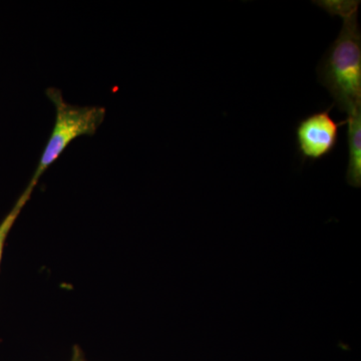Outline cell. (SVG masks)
I'll use <instances>...</instances> for the list:
<instances>
[{
  "label": "cell",
  "instance_id": "obj_1",
  "mask_svg": "<svg viewBox=\"0 0 361 361\" xmlns=\"http://www.w3.org/2000/svg\"><path fill=\"white\" fill-rule=\"evenodd\" d=\"M330 16L342 18L336 39L317 66V77L332 97L334 106L350 116L361 111V32L356 0L315 1Z\"/></svg>",
  "mask_w": 361,
  "mask_h": 361
},
{
  "label": "cell",
  "instance_id": "obj_2",
  "mask_svg": "<svg viewBox=\"0 0 361 361\" xmlns=\"http://www.w3.org/2000/svg\"><path fill=\"white\" fill-rule=\"evenodd\" d=\"M47 99L54 104L56 120L44 151L28 185L35 188L42 176L47 172L71 142L85 135H94L99 129L106 110L99 106H73L66 102L61 90L49 87L45 90Z\"/></svg>",
  "mask_w": 361,
  "mask_h": 361
},
{
  "label": "cell",
  "instance_id": "obj_3",
  "mask_svg": "<svg viewBox=\"0 0 361 361\" xmlns=\"http://www.w3.org/2000/svg\"><path fill=\"white\" fill-rule=\"evenodd\" d=\"M305 116L296 127V144L303 161H319L330 155L338 142L343 122H336L330 115L331 108Z\"/></svg>",
  "mask_w": 361,
  "mask_h": 361
},
{
  "label": "cell",
  "instance_id": "obj_4",
  "mask_svg": "<svg viewBox=\"0 0 361 361\" xmlns=\"http://www.w3.org/2000/svg\"><path fill=\"white\" fill-rule=\"evenodd\" d=\"M348 166L346 180L351 187H361V111L348 116Z\"/></svg>",
  "mask_w": 361,
  "mask_h": 361
},
{
  "label": "cell",
  "instance_id": "obj_5",
  "mask_svg": "<svg viewBox=\"0 0 361 361\" xmlns=\"http://www.w3.org/2000/svg\"><path fill=\"white\" fill-rule=\"evenodd\" d=\"M35 189V188L27 185L25 191L20 195V198L14 204L11 212L7 214L4 219L0 222V266H1L2 256H4V245H6L7 237L13 229L14 223L18 220V216L20 215L21 211L25 208L27 202L30 201Z\"/></svg>",
  "mask_w": 361,
  "mask_h": 361
},
{
  "label": "cell",
  "instance_id": "obj_6",
  "mask_svg": "<svg viewBox=\"0 0 361 361\" xmlns=\"http://www.w3.org/2000/svg\"><path fill=\"white\" fill-rule=\"evenodd\" d=\"M71 361H89L85 358L84 351L78 345L73 346Z\"/></svg>",
  "mask_w": 361,
  "mask_h": 361
}]
</instances>
